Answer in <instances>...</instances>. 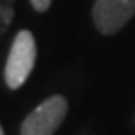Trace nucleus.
Listing matches in <instances>:
<instances>
[{
  "instance_id": "nucleus-4",
  "label": "nucleus",
  "mask_w": 135,
  "mask_h": 135,
  "mask_svg": "<svg viewBox=\"0 0 135 135\" xmlns=\"http://www.w3.org/2000/svg\"><path fill=\"white\" fill-rule=\"evenodd\" d=\"M30 4H32V8L36 9V11H47L49 9V6H51V0H30Z\"/></svg>"
},
{
  "instance_id": "nucleus-5",
  "label": "nucleus",
  "mask_w": 135,
  "mask_h": 135,
  "mask_svg": "<svg viewBox=\"0 0 135 135\" xmlns=\"http://www.w3.org/2000/svg\"><path fill=\"white\" fill-rule=\"evenodd\" d=\"M0 135H4V131H2V126H0Z\"/></svg>"
},
{
  "instance_id": "nucleus-3",
  "label": "nucleus",
  "mask_w": 135,
  "mask_h": 135,
  "mask_svg": "<svg viewBox=\"0 0 135 135\" xmlns=\"http://www.w3.org/2000/svg\"><path fill=\"white\" fill-rule=\"evenodd\" d=\"M135 15V0H96L92 19L101 34L120 32Z\"/></svg>"
},
{
  "instance_id": "nucleus-1",
  "label": "nucleus",
  "mask_w": 135,
  "mask_h": 135,
  "mask_svg": "<svg viewBox=\"0 0 135 135\" xmlns=\"http://www.w3.org/2000/svg\"><path fill=\"white\" fill-rule=\"evenodd\" d=\"M36 56H38V49H36V40H34L32 32L21 30L11 43L8 62H6V70H4L6 84L11 90L21 88L26 83L28 75L34 70Z\"/></svg>"
},
{
  "instance_id": "nucleus-2",
  "label": "nucleus",
  "mask_w": 135,
  "mask_h": 135,
  "mask_svg": "<svg viewBox=\"0 0 135 135\" xmlns=\"http://www.w3.org/2000/svg\"><path fill=\"white\" fill-rule=\"evenodd\" d=\"M68 114V99L60 94L47 98L21 124V135H55Z\"/></svg>"
}]
</instances>
